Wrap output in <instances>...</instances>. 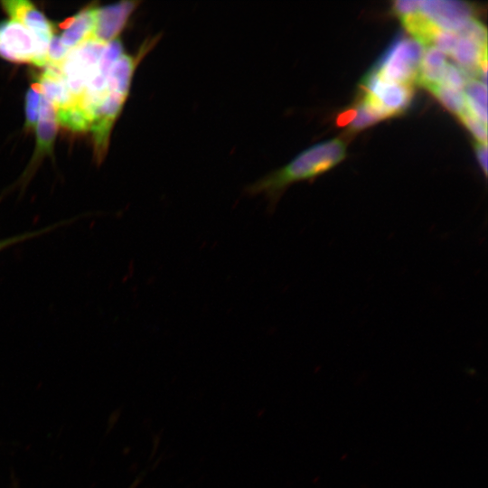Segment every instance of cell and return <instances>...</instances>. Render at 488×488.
<instances>
[{"mask_svg":"<svg viewBox=\"0 0 488 488\" xmlns=\"http://www.w3.org/2000/svg\"><path fill=\"white\" fill-rule=\"evenodd\" d=\"M139 1H122L96 8L95 27L92 39L101 44L118 39Z\"/></svg>","mask_w":488,"mask_h":488,"instance_id":"ba28073f","label":"cell"},{"mask_svg":"<svg viewBox=\"0 0 488 488\" xmlns=\"http://www.w3.org/2000/svg\"><path fill=\"white\" fill-rule=\"evenodd\" d=\"M96 8L97 6L92 5L86 6L61 24L60 40L67 49L71 50L92 39Z\"/></svg>","mask_w":488,"mask_h":488,"instance_id":"30bf717a","label":"cell"},{"mask_svg":"<svg viewBox=\"0 0 488 488\" xmlns=\"http://www.w3.org/2000/svg\"><path fill=\"white\" fill-rule=\"evenodd\" d=\"M55 111L58 125L73 132H84L90 129L91 119L77 101Z\"/></svg>","mask_w":488,"mask_h":488,"instance_id":"5bb4252c","label":"cell"},{"mask_svg":"<svg viewBox=\"0 0 488 488\" xmlns=\"http://www.w3.org/2000/svg\"><path fill=\"white\" fill-rule=\"evenodd\" d=\"M458 36L466 38L479 47H487V31L485 26L476 19L469 20L461 30L455 33Z\"/></svg>","mask_w":488,"mask_h":488,"instance_id":"ac0fdd59","label":"cell"},{"mask_svg":"<svg viewBox=\"0 0 488 488\" xmlns=\"http://www.w3.org/2000/svg\"><path fill=\"white\" fill-rule=\"evenodd\" d=\"M42 93L38 84L34 82L27 90L25 98V128L33 130L39 118Z\"/></svg>","mask_w":488,"mask_h":488,"instance_id":"e0dca14e","label":"cell"},{"mask_svg":"<svg viewBox=\"0 0 488 488\" xmlns=\"http://www.w3.org/2000/svg\"><path fill=\"white\" fill-rule=\"evenodd\" d=\"M36 83L42 96L54 107L55 110L76 102L59 67L46 65Z\"/></svg>","mask_w":488,"mask_h":488,"instance_id":"8fae6325","label":"cell"},{"mask_svg":"<svg viewBox=\"0 0 488 488\" xmlns=\"http://www.w3.org/2000/svg\"><path fill=\"white\" fill-rule=\"evenodd\" d=\"M0 57L18 63L32 62L37 58V45L32 33L14 20L0 23Z\"/></svg>","mask_w":488,"mask_h":488,"instance_id":"52a82bcc","label":"cell"},{"mask_svg":"<svg viewBox=\"0 0 488 488\" xmlns=\"http://www.w3.org/2000/svg\"><path fill=\"white\" fill-rule=\"evenodd\" d=\"M474 150L477 159L485 174H487V144L476 142Z\"/></svg>","mask_w":488,"mask_h":488,"instance_id":"484cf974","label":"cell"},{"mask_svg":"<svg viewBox=\"0 0 488 488\" xmlns=\"http://www.w3.org/2000/svg\"><path fill=\"white\" fill-rule=\"evenodd\" d=\"M361 102L380 119L399 116L410 105L413 86L385 80L371 70L361 82Z\"/></svg>","mask_w":488,"mask_h":488,"instance_id":"3957f363","label":"cell"},{"mask_svg":"<svg viewBox=\"0 0 488 488\" xmlns=\"http://www.w3.org/2000/svg\"><path fill=\"white\" fill-rule=\"evenodd\" d=\"M356 110V117L350 126L351 131L361 130L380 121V119L361 101L358 103Z\"/></svg>","mask_w":488,"mask_h":488,"instance_id":"603a6c76","label":"cell"},{"mask_svg":"<svg viewBox=\"0 0 488 488\" xmlns=\"http://www.w3.org/2000/svg\"><path fill=\"white\" fill-rule=\"evenodd\" d=\"M404 28L414 40L424 47H430L433 40L440 30L430 23L419 11L400 18Z\"/></svg>","mask_w":488,"mask_h":488,"instance_id":"4fadbf2b","label":"cell"},{"mask_svg":"<svg viewBox=\"0 0 488 488\" xmlns=\"http://www.w3.org/2000/svg\"><path fill=\"white\" fill-rule=\"evenodd\" d=\"M70 50L61 42L60 37L52 35L46 53V65L61 68Z\"/></svg>","mask_w":488,"mask_h":488,"instance_id":"d6986e66","label":"cell"},{"mask_svg":"<svg viewBox=\"0 0 488 488\" xmlns=\"http://www.w3.org/2000/svg\"><path fill=\"white\" fill-rule=\"evenodd\" d=\"M345 155L346 146L342 139L317 144L300 153L285 166L248 185L245 192L250 196L262 194L268 202V210L274 211L290 184L313 179L340 163Z\"/></svg>","mask_w":488,"mask_h":488,"instance_id":"6da1fadb","label":"cell"},{"mask_svg":"<svg viewBox=\"0 0 488 488\" xmlns=\"http://www.w3.org/2000/svg\"><path fill=\"white\" fill-rule=\"evenodd\" d=\"M458 117L479 143L487 144V128L485 125L469 113L466 108Z\"/></svg>","mask_w":488,"mask_h":488,"instance_id":"44dd1931","label":"cell"},{"mask_svg":"<svg viewBox=\"0 0 488 488\" xmlns=\"http://www.w3.org/2000/svg\"><path fill=\"white\" fill-rule=\"evenodd\" d=\"M424 46L413 38L397 37L371 69L381 79L413 86L418 81Z\"/></svg>","mask_w":488,"mask_h":488,"instance_id":"7a4b0ae2","label":"cell"},{"mask_svg":"<svg viewBox=\"0 0 488 488\" xmlns=\"http://www.w3.org/2000/svg\"><path fill=\"white\" fill-rule=\"evenodd\" d=\"M446 63L443 52L433 46L427 47L421 60L417 83L427 89L441 84Z\"/></svg>","mask_w":488,"mask_h":488,"instance_id":"7c38bea8","label":"cell"},{"mask_svg":"<svg viewBox=\"0 0 488 488\" xmlns=\"http://www.w3.org/2000/svg\"><path fill=\"white\" fill-rule=\"evenodd\" d=\"M419 12L440 30L457 33L474 18V8L464 1L420 0Z\"/></svg>","mask_w":488,"mask_h":488,"instance_id":"8992f818","label":"cell"},{"mask_svg":"<svg viewBox=\"0 0 488 488\" xmlns=\"http://www.w3.org/2000/svg\"><path fill=\"white\" fill-rule=\"evenodd\" d=\"M104 47L94 40L86 41L70 50L61 65L65 82L76 99L84 93L94 76Z\"/></svg>","mask_w":488,"mask_h":488,"instance_id":"277c9868","label":"cell"},{"mask_svg":"<svg viewBox=\"0 0 488 488\" xmlns=\"http://www.w3.org/2000/svg\"><path fill=\"white\" fill-rule=\"evenodd\" d=\"M458 40L455 33L439 30L436 34L432 46L439 50L444 54L451 55Z\"/></svg>","mask_w":488,"mask_h":488,"instance_id":"cb8c5ba5","label":"cell"},{"mask_svg":"<svg viewBox=\"0 0 488 488\" xmlns=\"http://www.w3.org/2000/svg\"><path fill=\"white\" fill-rule=\"evenodd\" d=\"M356 108H352L344 110L338 115L336 119V125L338 127H343L348 125L349 123H352L356 117Z\"/></svg>","mask_w":488,"mask_h":488,"instance_id":"4316f807","label":"cell"},{"mask_svg":"<svg viewBox=\"0 0 488 488\" xmlns=\"http://www.w3.org/2000/svg\"><path fill=\"white\" fill-rule=\"evenodd\" d=\"M467 80L468 79L466 78V76L456 65L452 63H446L444 78L441 84L457 91L463 92Z\"/></svg>","mask_w":488,"mask_h":488,"instance_id":"7402d4cb","label":"cell"},{"mask_svg":"<svg viewBox=\"0 0 488 488\" xmlns=\"http://www.w3.org/2000/svg\"><path fill=\"white\" fill-rule=\"evenodd\" d=\"M451 112L457 116L465 109L464 93L443 84L427 89Z\"/></svg>","mask_w":488,"mask_h":488,"instance_id":"9a60e30c","label":"cell"},{"mask_svg":"<svg viewBox=\"0 0 488 488\" xmlns=\"http://www.w3.org/2000/svg\"><path fill=\"white\" fill-rule=\"evenodd\" d=\"M420 0H397L393 2L392 10L399 18L419 11Z\"/></svg>","mask_w":488,"mask_h":488,"instance_id":"d4e9b609","label":"cell"},{"mask_svg":"<svg viewBox=\"0 0 488 488\" xmlns=\"http://www.w3.org/2000/svg\"><path fill=\"white\" fill-rule=\"evenodd\" d=\"M464 96L487 108V88L482 81L476 79L468 80L464 88Z\"/></svg>","mask_w":488,"mask_h":488,"instance_id":"ffe728a7","label":"cell"},{"mask_svg":"<svg viewBox=\"0 0 488 488\" xmlns=\"http://www.w3.org/2000/svg\"><path fill=\"white\" fill-rule=\"evenodd\" d=\"M77 218L64 220L53 224H50L48 226L42 227L38 230H28L25 232H22L19 234H15L7 238L0 239V252L13 247L16 244L23 243L24 241L30 240L32 239L45 235L47 233H50L59 228L64 227L69 225L70 223L76 221Z\"/></svg>","mask_w":488,"mask_h":488,"instance_id":"2e32d148","label":"cell"},{"mask_svg":"<svg viewBox=\"0 0 488 488\" xmlns=\"http://www.w3.org/2000/svg\"><path fill=\"white\" fill-rule=\"evenodd\" d=\"M36 145L32 161L20 182L23 186L26 185L29 179L43 156L51 155L57 134L58 123L54 107L42 96L39 118L36 125Z\"/></svg>","mask_w":488,"mask_h":488,"instance_id":"9c48e42d","label":"cell"},{"mask_svg":"<svg viewBox=\"0 0 488 488\" xmlns=\"http://www.w3.org/2000/svg\"><path fill=\"white\" fill-rule=\"evenodd\" d=\"M1 4L12 20L20 23L33 36L37 45V58L34 65L45 66L47 49L53 35L52 23L29 1L5 0Z\"/></svg>","mask_w":488,"mask_h":488,"instance_id":"5b68a950","label":"cell"}]
</instances>
